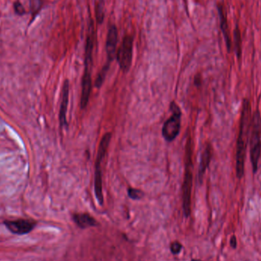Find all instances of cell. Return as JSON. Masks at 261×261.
<instances>
[{"label":"cell","instance_id":"cell-4","mask_svg":"<svg viewBox=\"0 0 261 261\" xmlns=\"http://www.w3.org/2000/svg\"><path fill=\"white\" fill-rule=\"evenodd\" d=\"M133 48H134V37L130 34H126L122 38V43L116 53L118 63L121 70L124 73H127L131 66Z\"/></svg>","mask_w":261,"mask_h":261},{"label":"cell","instance_id":"cell-2","mask_svg":"<svg viewBox=\"0 0 261 261\" xmlns=\"http://www.w3.org/2000/svg\"><path fill=\"white\" fill-rule=\"evenodd\" d=\"M249 143L250 159L253 173L256 174L261 157V115L258 109L253 113L251 118Z\"/></svg>","mask_w":261,"mask_h":261},{"label":"cell","instance_id":"cell-9","mask_svg":"<svg viewBox=\"0 0 261 261\" xmlns=\"http://www.w3.org/2000/svg\"><path fill=\"white\" fill-rule=\"evenodd\" d=\"M92 90V78L90 68L85 67V71L82 78V93L80 105L81 109H85L90 99Z\"/></svg>","mask_w":261,"mask_h":261},{"label":"cell","instance_id":"cell-16","mask_svg":"<svg viewBox=\"0 0 261 261\" xmlns=\"http://www.w3.org/2000/svg\"><path fill=\"white\" fill-rule=\"evenodd\" d=\"M109 65H110L106 63V65L102 68L100 73H98L95 83L96 87H97V88H99L102 85V83H103L104 80H105V76H106L107 71L109 70Z\"/></svg>","mask_w":261,"mask_h":261},{"label":"cell","instance_id":"cell-11","mask_svg":"<svg viewBox=\"0 0 261 261\" xmlns=\"http://www.w3.org/2000/svg\"><path fill=\"white\" fill-rule=\"evenodd\" d=\"M69 92H70V84L68 80H66L64 83L62 100H61V109H60V123L62 127L67 126L66 110H67L68 102H69Z\"/></svg>","mask_w":261,"mask_h":261},{"label":"cell","instance_id":"cell-17","mask_svg":"<svg viewBox=\"0 0 261 261\" xmlns=\"http://www.w3.org/2000/svg\"><path fill=\"white\" fill-rule=\"evenodd\" d=\"M41 5H42L41 0H32L31 1V10H32L34 17L39 12Z\"/></svg>","mask_w":261,"mask_h":261},{"label":"cell","instance_id":"cell-21","mask_svg":"<svg viewBox=\"0 0 261 261\" xmlns=\"http://www.w3.org/2000/svg\"><path fill=\"white\" fill-rule=\"evenodd\" d=\"M230 245L233 249H235L237 246V237L235 235L231 236V239H230Z\"/></svg>","mask_w":261,"mask_h":261},{"label":"cell","instance_id":"cell-19","mask_svg":"<svg viewBox=\"0 0 261 261\" xmlns=\"http://www.w3.org/2000/svg\"><path fill=\"white\" fill-rule=\"evenodd\" d=\"M181 244L178 242V241H174L170 245V250H171V252L173 253V255H177V254H179L180 251H181Z\"/></svg>","mask_w":261,"mask_h":261},{"label":"cell","instance_id":"cell-1","mask_svg":"<svg viewBox=\"0 0 261 261\" xmlns=\"http://www.w3.org/2000/svg\"><path fill=\"white\" fill-rule=\"evenodd\" d=\"M251 103L248 98H244L242 101L241 117H240L239 131L237 135L236 144V176L241 180L244 175L245 160H246L247 148L249 143L250 131H251Z\"/></svg>","mask_w":261,"mask_h":261},{"label":"cell","instance_id":"cell-7","mask_svg":"<svg viewBox=\"0 0 261 261\" xmlns=\"http://www.w3.org/2000/svg\"><path fill=\"white\" fill-rule=\"evenodd\" d=\"M5 227L10 232L15 234H26L31 232L35 227L34 221L28 219H18L15 221H5L4 222Z\"/></svg>","mask_w":261,"mask_h":261},{"label":"cell","instance_id":"cell-5","mask_svg":"<svg viewBox=\"0 0 261 261\" xmlns=\"http://www.w3.org/2000/svg\"><path fill=\"white\" fill-rule=\"evenodd\" d=\"M172 116L165 122L162 128V135L168 142H171L178 136L181 122V111L174 102L170 105Z\"/></svg>","mask_w":261,"mask_h":261},{"label":"cell","instance_id":"cell-15","mask_svg":"<svg viewBox=\"0 0 261 261\" xmlns=\"http://www.w3.org/2000/svg\"><path fill=\"white\" fill-rule=\"evenodd\" d=\"M95 18L98 25H102L105 19V0H95Z\"/></svg>","mask_w":261,"mask_h":261},{"label":"cell","instance_id":"cell-22","mask_svg":"<svg viewBox=\"0 0 261 261\" xmlns=\"http://www.w3.org/2000/svg\"><path fill=\"white\" fill-rule=\"evenodd\" d=\"M195 83H196V85L197 87H199V86L201 85V83H202V80H201L200 76H196Z\"/></svg>","mask_w":261,"mask_h":261},{"label":"cell","instance_id":"cell-10","mask_svg":"<svg viewBox=\"0 0 261 261\" xmlns=\"http://www.w3.org/2000/svg\"><path fill=\"white\" fill-rule=\"evenodd\" d=\"M212 155H213V149L212 144L210 143H207L201 155L200 163L198 167V180L200 183H202L204 175L210 164Z\"/></svg>","mask_w":261,"mask_h":261},{"label":"cell","instance_id":"cell-20","mask_svg":"<svg viewBox=\"0 0 261 261\" xmlns=\"http://www.w3.org/2000/svg\"><path fill=\"white\" fill-rule=\"evenodd\" d=\"M14 9H15V12L18 15H22L25 13L24 7L22 6V4L20 2H16L14 5Z\"/></svg>","mask_w":261,"mask_h":261},{"label":"cell","instance_id":"cell-13","mask_svg":"<svg viewBox=\"0 0 261 261\" xmlns=\"http://www.w3.org/2000/svg\"><path fill=\"white\" fill-rule=\"evenodd\" d=\"M73 221L81 228L94 227L98 226L97 221L87 213H76L73 216Z\"/></svg>","mask_w":261,"mask_h":261},{"label":"cell","instance_id":"cell-3","mask_svg":"<svg viewBox=\"0 0 261 261\" xmlns=\"http://www.w3.org/2000/svg\"><path fill=\"white\" fill-rule=\"evenodd\" d=\"M186 171L183 184V206L184 215L189 217L191 213L192 188H193V172L191 167L192 162V144L191 140L187 142V153H186Z\"/></svg>","mask_w":261,"mask_h":261},{"label":"cell","instance_id":"cell-14","mask_svg":"<svg viewBox=\"0 0 261 261\" xmlns=\"http://www.w3.org/2000/svg\"><path fill=\"white\" fill-rule=\"evenodd\" d=\"M233 45H234V51L235 52L237 60H241L242 55V39H241V31L239 26L236 25L233 33Z\"/></svg>","mask_w":261,"mask_h":261},{"label":"cell","instance_id":"cell-8","mask_svg":"<svg viewBox=\"0 0 261 261\" xmlns=\"http://www.w3.org/2000/svg\"><path fill=\"white\" fill-rule=\"evenodd\" d=\"M217 9L218 12H219V20H220V29L222 30V34L224 36L226 48H227L228 52L231 53L232 51L233 44L232 41H231V34L229 32L227 14L225 10L224 6L221 4H218Z\"/></svg>","mask_w":261,"mask_h":261},{"label":"cell","instance_id":"cell-18","mask_svg":"<svg viewBox=\"0 0 261 261\" xmlns=\"http://www.w3.org/2000/svg\"><path fill=\"white\" fill-rule=\"evenodd\" d=\"M129 196L132 199H139L143 196V194L141 191L135 189H129Z\"/></svg>","mask_w":261,"mask_h":261},{"label":"cell","instance_id":"cell-6","mask_svg":"<svg viewBox=\"0 0 261 261\" xmlns=\"http://www.w3.org/2000/svg\"><path fill=\"white\" fill-rule=\"evenodd\" d=\"M118 39H119V30L116 25H111L107 33L106 41H105L107 64L109 65H110L111 62L116 58Z\"/></svg>","mask_w":261,"mask_h":261},{"label":"cell","instance_id":"cell-23","mask_svg":"<svg viewBox=\"0 0 261 261\" xmlns=\"http://www.w3.org/2000/svg\"><path fill=\"white\" fill-rule=\"evenodd\" d=\"M192 261H200V260L194 259V260H192Z\"/></svg>","mask_w":261,"mask_h":261},{"label":"cell","instance_id":"cell-12","mask_svg":"<svg viewBox=\"0 0 261 261\" xmlns=\"http://www.w3.org/2000/svg\"><path fill=\"white\" fill-rule=\"evenodd\" d=\"M102 161H97L95 165V176H94V189H95L96 197L98 203H103V194H102V176L101 170Z\"/></svg>","mask_w":261,"mask_h":261}]
</instances>
